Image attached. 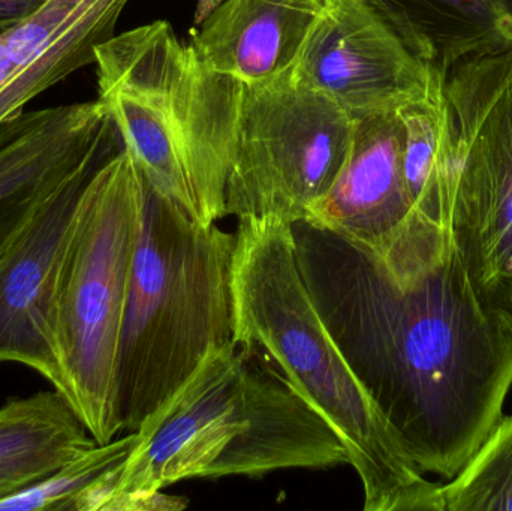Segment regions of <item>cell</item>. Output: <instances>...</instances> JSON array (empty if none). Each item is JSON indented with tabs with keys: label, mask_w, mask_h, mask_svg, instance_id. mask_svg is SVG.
Masks as SVG:
<instances>
[{
	"label": "cell",
	"mask_w": 512,
	"mask_h": 511,
	"mask_svg": "<svg viewBox=\"0 0 512 511\" xmlns=\"http://www.w3.org/2000/svg\"><path fill=\"white\" fill-rule=\"evenodd\" d=\"M188 504L185 497H173L162 491L135 492L114 501L108 511H180Z\"/></svg>",
	"instance_id": "cell-20"
},
{
	"label": "cell",
	"mask_w": 512,
	"mask_h": 511,
	"mask_svg": "<svg viewBox=\"0 0 512 511\" xmlns=\"http://www.w3.org/2000/svg\"><path fill=\"white\" fill-rule=\"evenodd\" d=\"M457 176L450 239L478 308L512 333V50L445 78Z\"/></svg>",
	"instance_id": "cell-7"
},
{
	"label": "cell",
	"mask_w": 512,
	"mask_h": 511,
	"mask_svg": "<svg viewBox=\"0 0 512 511\" xmlns=\"http://www.w3.org/2000/svg\"><path fill=\"white\" fill-rule=\"evenodd\" d=\"M295 75L355 120L402 110L445 81L361 0H331Z\"/></svg>",
	"instance_id": "cell-11"
},
{
	"label": "cell",
	"mask_w": 512,
	"mask_h": 511,
	"mask_svg": "<svg viewBox=\"0 0 512 511\" xmlns=\"http://www.w3.org/2000/svg\"><path fill=\"white\" fill-rule=\"evenodd\" d=\"M134 443L135 432H128L110 443L96 444L66 462L48 479L0 501V511H78L87 492L128 458Z\"/></svg>",
	"instance_id": "cell-19"
},
{
	"label": "cell",
	"mask_w": 512,
	"mask_h": 511,
	"mask_svg": "<svg viewBox=\"0 0 512 511\" xmlns=\"http://www.w3.org/2000/svg\"><path fill=\"white\" fill-rule=\"evenodd\" d=\"M444 83L399 111L405 125L403 174L415 215L427 227L450 233L457 153Z\"/></svg>",
	"instance_id": "cell-17"
},
{
	"label": "cell",
	"mask_w": 512,
	"mask_h": 511,
	"mask_svg": "<svg viewBox=\"0 0 512 511\" xmlns=\"http://www.w3.org/2000/svg\"><path fill=\"white\" fill-rule=\"evenodd\" d=\"M147 183L126 147L102 162L78 195L60 294L62 395L93 440L122 434L120 342Z\"/></svg>",
	"instance_id": "cell-6"
},
{
	"label": "cell",
	"mask_w": 512,
	"mask_h": 511,
	"mask_svg": "<svg viewBox=\"0 0 512 511\" xmlns=\"http://www.w3.org/2000/svg\"><path fill=\"white\" fill-rule=\"evenodd\" d=\"M129 0H45L20 23L0 30L11 71L0 83V125L69 75L95 63L96 48L113 38Z\"/></svg>",
	"instance_id": "cell-13"
},
{
	"label": "cell",
	"mask_w": 512,
	"mask_h": 511,
	"mask_svg": "<svg viewBox=\"0 0 512 511\" xmlns=\"http://www.w3.org/2000/svg\"><path fill=\"white\" fill-rule=\"evenodd\" d=\"M331 0H224L192 30L191 45L212 71L261 86L297 69Z\"/></svg>",
	"instance_id": "cell-14"
},
{
	"label": "cell",
	"mask_w": 512,
	"mask_h": 511,
	"mask_svg": "<svg viewBox=\"0 0 512 511\" xmlns=\"http://www.w3.org/2000/svg\"><path fill=\"white\" fill-rule=\"evenodd\" d=\"M445 511H512V414L502 417L468 464L442 485Z\"/></svg>",
	"instance_id": "cell-18"
},
{
	"label": "cell",
	"mask_w": 512,
	"mask_h": 511,
	"mask_svg": "<svg viewBox=\"0 0 512 511\" xmlns=\"http://www.w3.org/2000/svg\"><path fill=\"white\" fill-rule=\"evenodd\" d=\"M99 99L147 185L201 224L227 216L245 84L212 71L168 21L96 48Z\"/></svg>",
	"instance_id": "cell-4"
},
{
	"label": "cell",
	"mask_w": 512,
	"mask_h": 511,
	"mask_svg": "<svg viewBox=\"0 0 512 511\" xmlns=\"http://www.w3.org/2000/svg\"><path fill=\"white\" fill-rule=\"evenodd\" d=\"M234 342L261 351L339 435L366 511H445L325 326L301 275L291 224L240 218L233 270Z\"/></svg>",
	"instance_id": "cell-2"
},
{
	"label": "cell",
	"mask_w": 512,
	"mask_h": 511,
	"mask_svg": "<svg viewBox=\"0 0 512 511\" xmlns=\"http://www.w3.org/2000/svg\"><path fill=\"white\" fill-rule=\"evenodd\" d=\"M221 2H224V0H197L194 18L195 27L200 26V24L209 17L210 12Z\"/></svg>",
	"instance_id": "cell-22"
},
{
	"label": "cell",
	"mask_w": 512,
	"mask_h": 511,
	"mask_svg": "<svg viewBox=\"0 0 512 511\" xmlns=\"http://www.w3.org/2000/svg\"><path fill=\"white\" fill-rule=\"evenodd\" d=\"M349 464L339 435L254 348H213L135 431L111 504L189 479Z\"/></svg>",
	"instance_id": "cell-3"
},
{
	"label": "cell",
	"mask_w": 512,
	"mask_h": 511,
	"mask_svg": "<svg viewBox=\"0 0 512 511\" xmlns=\"http://www.w3.org/2000/svg\"><path fill=\"white\" fill-rule=\"evenodd\" d=\"M234 249L236 233L195 221L147 185L120 342L122 431H137L213 348L234 341Z\"/></svg>",
	"instance_id": "cell-5"
},
{
	"label": "cell",
	"mask_w": 512,
	"mask_h": 511,
	"mask_svg": "<svg viewBox=\"0 0 512 511\" xmlns=\"http://www.w3.org/2000/svg\"><path fill=\"white\" fill-rule=\"evenodd\" d=\"M96 444L56 389L9 399L0 407V501L48 479Z\"/></svg>",
	"instance_id": "cell-16"
},
{
	"label": "cell",
	"mask_w": 512,
	"mask_h": 511,
	"mask_svg": "<svg viewBox=\"0 0 512 511\" xmlns=\"http://www.w3.org/2000/svg\"><path fill=\"white\" fill-rule=\"evenodd\" d=\"M403 150L400 111L357 120L339 176L303 219L367 252L394 279L405 278L451 240L450 233L427 227L415 215Z\"/></svg>",
	"instance_id": "cell-9"
},
{
	"label": "cell",
	"mask_w": 512,
	"mask_h": 511,
	"mask_svg": "<svg viewBox=\"0 0 512 511\" xmlns=\"http://www.w3.org/2000/svg\"><path fill=\"white\" fill-rule=\"evenodd\" d=\"M83 186L60 195L0 264V363L26 366L60 393L57 320L75 206Z\"/></svg>",
	"instance_id": "cell-12"
},
{
	"label": "cell",
	"mask_w": 512,
	"mask_h": 511,
	"mask_svg": "<svg viewBox=\"0 0 512 511\" xmlns=\"http://www.w3.org/2000/svg\"><path fill=\"white\" fill-rule=\"evenodd\" d=\"M101 99L24 111L0 125V264L36 219L117 152Z\"/></svg>",
	"instance_id": "cell-10"
},
{
	"label": "cell",
	"mask_w": 512,
	"mask_h": 511,
	"mask_svg": "<svg viewBox=\"0 0 512 511\" xmlns=\"http://www.w3.org/2000/svg\"><path fill=\"white\" fill-rule=\"evenodd\" d=\"M355 126L354 117L295 72L245 86L227 215L303 221L339 176Z\"/></svg>",
	"instance_id": "cell-8"
},
{
	"label": "cell",
	"mask_w": 512,
	"mask_h": 511,
	"mask_svg": "<svg viewBox=\"0 0 512 511\" xmlns=\"http://www.w3.org/2000/svg\"><path fill=\"white\" fill-rule=\"evenodd\" d=\"M442 78L456 66L512 50V0H361Z\"/></svg>",
	"instance_id": "cell-15"
},
{
	"label": "cell",
	"mask_w": 512,
	"mask_h": 511,
	"mask_svg": "<svg viewBox=\"0 0 512 511\" xmlns=\"http://www.w3.org/2000/svg\"><path fill=\"white\" fill-rule=\"evenodd\" d=\"M44 2L45 0H0V30L20 23Z\"/></svg>",
	"instance_id": "cell-21"
},
{
	"label": "cell",
	"mask_w": 512,
	"mask_h": 511,
	"mask_svg": "<svg viewBox=\"0 0 512 511\" xmlns=\"http://www.w3.org/2000/svg\"><path fill=\"white\" fill-rule=\"evenodd\" d=\"M291 227L316 309L406 455L454 479L502 419L512 333L478 308L451 243L397 281L342 237Z\"/></svg>",
	"instance_id": "cell-1"
}]
</instances>
